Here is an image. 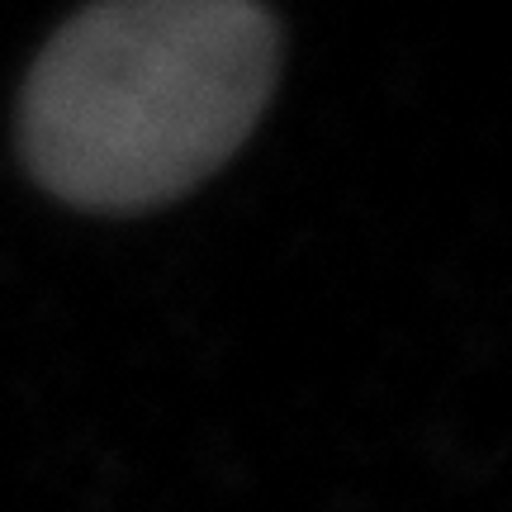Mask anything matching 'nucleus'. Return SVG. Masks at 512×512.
Instances as JSON below:
<instances>
[{
  "mask_svg": "<svg viewBox=\"0 0 512 512\" xmlns=\"http://www.w3.org/2000/svg\"><path fill=\"white\" fill-rule=\"evenodd\" d=\"M256 0H95L38 53L19 147L81 209H147L219 171L275 86Z\"/></svg>",
  "mask_w": 512,
  "mask_h": 512,
  "instance_id": "f257e3e1",
  "label": "nucleus"
}]
</instances>
